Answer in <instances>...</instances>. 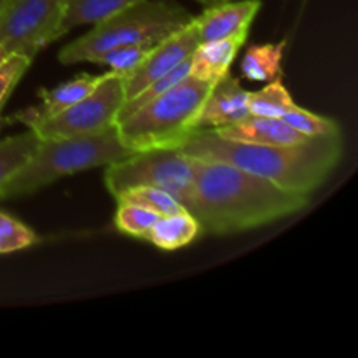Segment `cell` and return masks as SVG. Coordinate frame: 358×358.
<instances>
[{"instance_id": "cell-14", "label": "cell", "mask_w": 358, "mask_h": 358, "mask_svg": "<svg viewBox=\"0 0 358 358\" xmlns=\"http://www.w3.org/2000/svg\"><path fill=\"white\" fill-rule=\"evenodd\" d=\"M243 44L245 41H240V38L201 42L191 55L189 76L198 80L215 84L226 73H229L231 65L236 59L238 51Z\"/></svg>"}, {"instance_id": "cell-6", "label": "cell", "mask_w": 358, "mask_h": 358, "mask_svg": "<svg viewBox=\"0 0 358 358\" xmlns=\"http://www.w3.org/2000/svg\"><path fill=\"white\" fill-rule=\"evenodd\" d=\"M192 175V157L180 149H150L107 164L103 182L114 198L133 187H157L185 205Z\"/></svg>"}, {"instance_id": "cell-20", "label": "cell", "mask_w": 358, "mask_h": 358, "mask_svg": "<svg viewBox=\"0 0 358 358\" xmlns=\"http://www.w3.org/2000/svg\"><path fill=\"white\" fill-rule=\"evenodd\" d=\"M283 121L292 126L297 133L306 138H327V136H341V128L334 119L324 117L320 114L306 110V108L294 105L285 115Z\"/></svg>"}, {"instance_id": "cell-1", "label": "cell", "mask_w": 358, "mask_h": 358, "mask_svg": "<svg viewBox=\"0 0 358 358\" xmlns=\"http://www.w3.org/2000/svg\"><path fill=\"white\" fill-rule=\"evenodd\" d=\"M192 185L185 210L201 231L231 234L290 217L310 205V196L285 191L224 161L192 157Z\"/></svg>"}, {"instance_id": "cell-24", "label": "cell", "mask_w": 358, "mask_h": 358, "mask_svg": "<svg viewBox=\"0 0 358 358\" xmlns=\"http://www.w3.org/2000/svg\"><path fill=\"white\" fill-rule=\"evenodd\" d=\"M37 241V234L30 227L10 217L9 213L0 212V254L24 250Z\"/></svg>"}, {"instance_id": "cell-3", "label": "cell", "mask_w": 358, "mask_h": 358, "mask_svg": "<svg viewBox=\"0 0 358 358\" xmlns=\"http://www.w3.org/2000/svg\"><path fill=\"white\" fill-rule=\"evenodd\" d=\"M133 150L121 142L115 124L103 131L76 138L38 140L27 163L13 175L0 198H17L55 184L56 180L91 168L124 159Z\"/></svg>"}, {"instance_id": "cell-27", "label": "cell", "mask_w": 358, "mask_h": 358, "mask_svg": "<svg viewBox=\"0 0 358 358\" xmlns=\"http://www.w3.org/2000/svg\"><path fill=\"white\" fill-rule=\"evenodd\" d=\"M7 56H9V52H7V51H6V48H3V45L0 44V65H2L3 59H6Z\"/></svg>"}, {"instance_id": "cell-25", "label": "cell", "mask_w": 358, "mask_h": 358, "mask_svg": "<svg viewBox=\"0 0 358 358\" xmlns=\"http://www.w3.org/2000/svg\"><path fill=\"white\" fill-rule=\"evenodd\" d=\"M31 62L34 59L28 58L23 55H9L3 63L0 65V114H2V108L6 105V101L9 100L10 93L14 91V87L17 86L23 76L27 73V70L30 69Z\"/></svg>"}, {"instance_id": "cell-7", "label": "cell", "mask_w": 358, "mask_h": 358, "mask_svg": "<svg viewBox=\"0 0 358 358\" xmlns=\"http://www.w3.org/2000/svg\"><path fill=\"white\" fill-rule=\"evenodd\" d=\"M124 100L121 76L108 70L101 83L83 100L58 114L27 119L23 124L34 131L38 140L93 135L115 124V117Z\"/></svg>"}, {"instance_id": "cell-18", "label": "cell", "mask_w": 358, "mask_h": 358, "mask_svg": "<svg viewBox=\"0 0 358 358\" xmlns=\"http://www.w3.org/2000/svg\"><path fill=\"white\" fill-rule=\"evenodd\" d=\"M294 105L296 101L292 100L289 90L283 86L280 77L269 80L262 90L250 91V96H248L250 115H259V117L282 119Z\"/></svg>"}, {"instance_id": "cell-16", "label": "cell", "mask_w": 358, "mask_h": 358, "mask_svg": "<svg viewBox=\"0 0 358 358\" xmlns=\"http://www.w3.org/2000/svg\"><path fill=\"white\" fill-rule=\"evenodd\" d=\"M142 0H66L59 23V37L83 24H96Z\"/></svg>"}, {"instance_id": "cell-4", "label": "cell", "mask_w": 358, "mask_h": 358, "mask_svg": "<svg viewBox=\"0 0 358 358\" xmlns=\"http://www.w3.org/2000/svg\"><path fill=\"white\" fill-rule=\"evenodd\" d=\"M192 14L177 3L164 0H142L114 16L93 24L87 34L63 45L58 59L63 65L94 62L110 48L129 44L154 45L192 21Z\"/></svg>"}, {"instance_id": "cell-21", "label": "cell", "mask_w": 358, "mask_h": 358, "mask_svg": "<svg viewBox=\"0 0 358 358\" xmlns=\"http://www.w3.org/2000/svg\"><path fill=\"white\" fill-rule=\"evenodd\" d=\"M161 215L135 203L117 201L114 224L122 234H128L133 238H147L149 231L156 224Z\"/></svg>"}, {"instance_id": "cell-26", "label": "cell", "mask_w": 358, "mask_h": 358, "mask_svg": "<svg viewBox=\"0 0 358 358\" xmlns=\"http://www.w3.org/2000/svg\"><path fill=\"white\" fill-rule=\"evenodd\" d=\"M196 2H199L205 7H212V6H219V3H224V2H229V0H196Z\"/></svg>"}, {"instance_id": "cell-11", "label": "cell", "mask_w": 358, "mask_h": 358, "mask_svg": "<svg viewBox=\"0 0 358 358\" xmlns=\"http://www.w3.org/2000/svg\"><path fill=\"white\" fill-rule=\"evenodd\" d=\"M248 96L250 91L245 90L238 79L226 73L217 80L210 90L205 103L199 108L194 119V129H215L234 124L241 119L248 117Z\"/></svg>"}, {"instance_id": "cell-22", "label": "cell", "mask_w": 358, "mask_h": 358, "mask_svg": "<svg viewBox=\"0 0 358 358\" xmlns=\"http://www.w3.org/2000/svg\"><path fill=\"white\" fill-rule=\"evenodd\" d=\"M115 201H126V203H135V205L149 208L156 212L157 215H168V213L180 212L185 210V206L178 201L175 196L170 192L163 191L157 187H133L128 191L121 192L115 198Z\"/></svg>"}, {"instance_id": "cell-2", "label": "cell", "mask_w": 358, "mask_h": 358, "mask_svg": "<svg viewBox=\"0 0 358 358\" xmlns=\"http://www.w3.org/2000/svg\"><path fill=\"white\" fill-rule=\"evenodd\" d=\"M178 149L196 159L224 161L285 191L311 196L341 161L343 136L310 138L296 145H252L231 142L210 129H194Z\"/></svg>"}, {"instance_id": "cell-28", "label": "cell", "mask_w": 358, "mask_h": 358, "mask_svg": "<svg viewBox=\"0 0 358 358\" xmlns=\"http://www.w3.org/2000/svg\"><path fill=\"white\" fill-rule=\"evenodd\" d=\"M3 2H6V0H0V9H2V6H3Z\"/></svg>"}, {"instance_id": "cell-12", "label": "cell", "mask_w": 358, "mask_h": 358, "mask_svg": "<svg viewBox=\"0 0 358 358\" xmlns=\"http://www.w3.org/2000/svg\"><path fill=\"white\" fill-rule=\"evenodd\" d=\"M210 131L231 142L252 143V145H296L310 140L297 133L283 119L259 117V115H248L234 124L210 129Z\"/></svg>"}, {"instance_id": "cell-23", "label": "cell", "mask_w": 358, "mask_h": 358, "mask_svg": "<svg viewBox=\"0 0 358 358\" xmlns=\"http://www.w3.org/2000/svg\"><path fill=\"white\" fill-rule=\"evenodd\" d=\"M150 48L152 45L147 44L117 45V48H110L101 52V55H98L93 63H96V65H107L110 69V72L119 73V76H126V73L135 70L143 62V58L150 51Z\"/></svg>"}, {"instance_id": "cell-9", "label": "cell", "mask_w": 358, "mask_h": 358, "mask_svg": "<svg viewBox=\"0 0 358 358\" xmlns=\"http://www.w3.org/2000/svg\"><path fill=\"white\" fill-rule=\"evenodd\" d=\"M198 45L199 37L198 30L194 27V21H191L184 28L171 34L170 37L152 45L145 58H143V62L135 70H131L126 76H121L126 100L135 96L138 91H142L147 84L156 80L157 77L164 76V73L173 70L177 65H180L182 62L191 58V55Z\"/></svg>"}, {"instance_id": "cell-15", "label": "cell", "mask_w": 358, "mask_h": 358, "mask_svg": "<svg viewBox=\"0 0 358 358\" xmlns=\"http://www.w3.org/2000/svg\"><path fill=\"white\" fill-rule=\"evenodd\" d=\"M201 233V226L189 210L161 215L149 231L145 240H149L159 250H178L187 247Z\"/></svg>"}, {"instance_id": "cell-5", "label": "cell", "mask_w": 358, "mask_h": 358, "mask_svg": "<svg viewBox=\"0 0 358 358\" xmlns=\"http://www.w3.org/2000/svg\"><path fill=\"white\" fill-rule=\"evenodd\" d=\"M212 86L189 76L121 122H115L119 138L133 152L178 149L194 131V119Z\"/></svg>"}, {"instance_id": "cell-10", "label": "cell", "mask_w": 358, "mask_h": 358, "mask_svg": "<svg viewBox=\"0 0 358 358\" xmlns=\"http://www.w3.org/2000/svg\"><path fill=\"white\" fill-rule=\"evenodd\" d=\"M261 0H240V2L219 3L206 7L199 16H194L199 44L222 38H240L247 42L252 21L261 10Z\"/></svg>"}, {"instance_id": "cell-13", "label": "cell", "mask_w": 358, "mask_h": 358, "mask_svg": "<svg viewBox=\"0 0 358 358\" xmlns=\"http://www.w3.org/2000/svg\"><path fill=\"white\" fill-rule=\"evenodd\" d=\"M103 77L105 73H101V76L80 73V76H76L73 79L66 80V83L63 84H58V86L51 87V90L42 87V90L38 91L41 107L28 108V110L20 112V114H16V119H20V122H23L27 121V119L48 117V115L58 114V112L65 110L70 105L77 103V101L83 100L84 96H87V94L101 83Z\"/></svg>"}, {"instance_id": "cell-19", "label": "cell", "mask_w": 358, "mask_h": 358, "mask_svg": "<svg viewBox=\"0 0 358 358\" xmlns=\"http://www.w3.org/2000/svg\"><path fill=\"white\" fill-rule=\"evenodd\" d=\"M38 138L34 131L28 129L21 135L7 136L0 140V192L6 187L13 175L27 163L30 154L37 147Z\"/></svg>"}, {"instance_id": "cell-8", "label": "cell", "mask_w": 358, "mask_h": 358, "mask_svg": "<svg viewBox=\"0 0 358 358\" xmlns=\"http://www.w3.org/2000/svg\"><path fill=\"white\" fill-rule=\"evenodd\" d=\"M66 0H6L0 9V44L9 55L34 59L59 38Z\"/></svg>"}, {"instance_id": "cell-17", "label": "cell", "mask_w": 358, "mask_h": 358, "mask_svg": "<svg viewBox=\"0 0 358 358\" xmlns=\"http://www.w3.org/2000/svg\"><path fill=\"white\" fill-rule=\"evenodd\" d=\"M287 41L248 45L241 59V76L254 83H269L282 73Z\"/></svg>"}]
</instances>
